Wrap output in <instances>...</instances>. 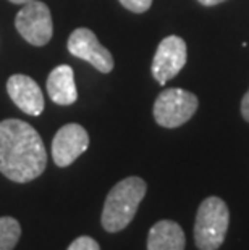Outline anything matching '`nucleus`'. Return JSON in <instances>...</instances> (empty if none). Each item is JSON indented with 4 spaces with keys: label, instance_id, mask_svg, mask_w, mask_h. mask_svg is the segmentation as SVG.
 <instances>
[{
    "label": "nucleus",
    "instance_id": "nucleus-15",
    "mask_svg": "<svg viewBox=\"0 0 249 250\" xmlns=\"http://www.w3.org/2000/svg\"><path fill=\"white\" fill-rule=\"evenodd\" d=\"M241 115L248 123H249V90L245 94V97L241 100Z\"/></svg>",
    "mask_w": 249,
    "mask_h": 250
},
{
    "label": "nucleus",
    "instance_id": "nucleus-16",
    "mask_svg": "<svg viewBox=\"0 0 249 250\" xmlns=\"http://www.w3.org/2000/svg\"><path fill=\"white\" fill-rule=\"evenodd\" d=\"M198 2L205 5V7H214V5H219L222 2H225V0H198Z\"/></svg>",
    "mask_w": 249,
    "mask_h": 250
},
{
    "label": "nucleus",
    "instance_id": "nucleus-11",
    "mask_svg": "<svg viewBox=\"0 0 249 250\" xmlns=\"http://www.w3.org/2000/svg\"><path fill=\"white\" fill-rule=\"evenodd\" d=\"M184 232L178 223L157 221L147 236V250H184Z\"/></svg>",
    "mask_w": 249,
    "mask_h": 250
},
{
    "label": "nucleus",
    "instance_id": "nucleus-4",
    "mask_svg": "<svg viewBox=\"0 0 249 250\" xmlns=\"http://www.w3.org/2000/svg\"><path fill=\"white\" fill-rule=\"evenodd\" d=\"M199 107V100L194 94L180 87L165 89L154 102V120L162 127H178L191 120Z\"/></svg>",
    "mask_w": 249,
    "mask_h": 250
},
{
    "label": "nucleus",
    "instance_id": "nucleus-6",
    "mask_svg": "<svg viewBox=\"0 0 249 250\" xmlns=\"http://www.w3.org/2000/svg\"><path fill=\"white\" fill-rule=\"evenodd\" d=\"M186 42L178 36H168L158 44L152 60V76L158 84L173 79L186 65Z\"/></svg>",
    "mask_w": 249,
    "mask_h": 250
},
{
    "label": "nucleus",
    "instance_id": "nucleus-17",
    "mask_svg": "<svg viewBox=\"0 0 249 250\" xmlns=\"http://www.w3.org/2000/svg\"><path fill=\"white\" fill-rule=\"evenodd\" d=\"M12 3H18V5H26V3H29V2H33V0H10Z\"/></svg>",
    "mask_w": 249,
    "mask_h": 250
},
{
    "label": "nucleus",
    "instance_id": "nucleus-10",
    "mask_svg": "<svg viewBox=\"0 0 249 250\" xmlns=\"http://www.w3.org/2000/svg\"><path fill=\"white\" fill-rule=\"evenodd\" d=\"M47 94L52 102L58 105H71L76 102L78 90L75 84V73L68 65H60L50 71L47 78Z\"/></svg>",
    "mask_w": 249,
    "mask_h": 250
},
{
    "label": "nucleus",
    "instance_id": "nucleus-2",
    "mask_svg": "<svg viewBox=\"0 0 249 250\" xmlns=\"http://www.w3.org/2000/svg\"><path fill=\"white\" fill-rule=\"evenodd\" d=\"M147 190L144 179L130 176L116 183L105 199L100 223L107 232L123 231L133 221Z\"/></svg>",
    "mask_w": 249,
    "mask_h": 250
},
{
    "label": "nucleus",
    "instance_id": "nucleus-7",
    "mask_svg": "<svg viewBox=\"0 0 249 250\" xmlns=\"http://www.w3.org/2000/svg\"><path fill=\"white\" fill-rule=\"evenodd\" d=\"M68 50L81 60L91 63L100 73H110L113 70V57L97 41L96 34L88 28H78L70 34Z\"/></svg>",
    "mask_w": 249,
    "mask_h": 250
},
{
    "label": "nucleus",
    "instance_id": "nucleus-1",
    "mask_svg": "<svg viewBox=\"0 0 249 250\" xmlns=\"http://www.w3.org/2000/svg\"><path fill=\"white\" fill-rule=\"evenodd\" d=\"M47 167V152L39 132L26 121H0V173L13 183H29Z\"/></svg>",
    "mask_w": 249,
    "mask_h": 250
},
{
    "label": "nucleus",
    "instance_id": "nucleus-14",
    "mask_svg": "<svg viewBox=\"0 0 249 250\" xmlns=\"http://www.w3.org/2000/svg\"><path fill=\"white\" fill-rule=\"evenodd\" d=\"M120 3L133 13H144L151 8L152 0H120Z\"/></svg>",
    "mask_w": 249,
    "mask_h": 250
},
{
    "label": "nucleus",
    "instance_id": "nucleus-13",
    "mask_svg": "<svg viewBox=\"0 0 249 250\" xmlns=\"http://www.w3.org/2000/svg\"><path fill=\"white\" fill-rule=\"evenodd\" d=\"M68 250H100V247L96 239L89 236H79L70 244Z\"/></svg>",
    "mask_w": 249,
    "mask_h": 250
},
{
    "label": "nucleus",
    "instance_id": "nucleus-5",
    "mask_svg": "<svg viewBox=\"0 0 249 250\" xmlns=\"http://www.w3.org/2000/svg\"><path fill=\"white\" fill-rule=\"evenodd\" d=\"M15 26L21 37L36 47L45 45L54 34L50 10L44 2H38V0L26 3L20 10L15 20Z\"/></svg>",
    "mask_w": 249,
    "mask_h": 250
},
{
    "label": "nucleus",
    "instance_id": "nucleus-8",
    "mask_svg": "<svg viewBox=\"0 0 249 250\" xmlns=\"http://www.w3.org/2000/svg\"><path fill=\"white\" fill-rule=\"evenodd\" d=\"M89 134L81 125L70 123L62 126L52 141V158L57 167L65 168L86 152Z\"/></svg>",
    "mask_w": 249,
    "mask_h": 250
},
{
    "label": "nucleus",
    "instance_id": "nucleus-9",
    "mask_svg": "<svg viewBox=\"0 0 249 250\" xmlns=\"http://www.w3.org/2000/svg\"><path fill=\"white\" fill-rule=\"evenodd\" d=\"M7 92L13 104L26 115L38 116L44 111V95L33 78L26 74H13L7 81Z\"/></svg>",
    "mask_w": 249,
    "mask_h": 250
},
{
    "label": "nucleus",
    "instance_id": "nucleus-3",
    "mask_svg": "<svg viewBox=\"0 0 249 250\" xmlns=\"http://www.w3.org/2000/svg\"><path fill=\"white\" fill-rule=\"evenodd\" d=\"M230 223L228 207L220 197H207L199 205L194 223V241L201 250H217L225 241Z\"/></svg>",
    "mask_w": 249,
    "mask_h": 250
},
{
    "label": "nucleus",
    "instance_id": "nucleus-12",
    "mask_svg": "<svg viewBox=\"0 0 249 250\" xmlns=\"http://www.w3.org/2000/svg\"><path fill=\"white\" fill-rule=\"evenodd\" d=\"M20 237V223L12 216H0V250H13Z\"/></svg>",
    "mask_w": 249,
    "mask_h": 250
}]
</instances>
